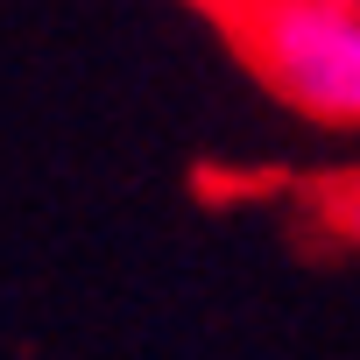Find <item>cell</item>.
Segmentation results:
<instances>
[{"mask_svg":"<svg viewBox=\"0 0 360 360\" xmlns=\"http://www.w3.org/2000/svg\"><path fill=\"white\" fill-rule=\"evenodd\" d=\"M346 226H353V233H360V198H353V205H346Z\"/></svg>","mask_w":360,"mask_h":360,"instance_id":"cell-2","label":"cell"},{"mask_svg":"<svg viewBox=\"0 0 360 360\" xmlns=\"http://www.w3.org/2000/svg\"><path fill=\"white\" fill-rule=\"evenodd\" d=\"M346 8H360V0H346Z\"/></svg>","mask_w":360,"mask_h":360,"instance_id":"cell-3","label":"cell"},{"mask_svg":"<svg viewBox=\"0 0 360 360\" xmlns=\"http://www.w3.org/2000/svg\"><path fill=\"white\" fill-rule=\"evenodd\" d=\"M262 71L325 120H360V8L346 0H276L255 15Z\"/></svg>","mask_w":360,"mask_h":360,"instance_id":"cell-1","label":"cell"}]
</instances>
